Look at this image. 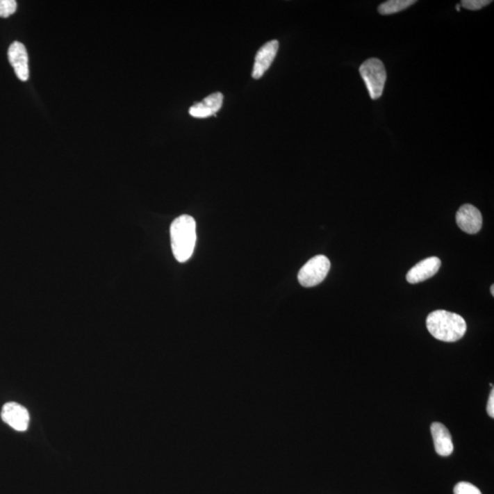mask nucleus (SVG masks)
Instances as JSON below:
<instances>
[{
    "label": "nucleus",
    "instance_id": "obj_1",
    "mask_svg": "<svg viewBox=\"0 0 494 494\" xmlns=\"http://www.w3.org/2000/svg\"><path fill=\"white\" fill-rule=\"evenodd\" d=\"M427 328L436 339L454 343L466 334L467 324L461 315L447 311H436L427 316Z\"/></svg>",
    "mask_w": 494,
    "mask_h": 494
},
{
    "label": "nucleus",
    "instance_id": "obj_2",
    "mask_svg": "<svg viewBox=\"0 0 494 494\" xmlns=\"http://www.w3.org/2000/svg\"><path fill=\"white\" fill-rule=\"evenodd\" d=\"M196 238V222L192 216L181 215L172 222L170 225V241L173 255L178 262H186L192 257Z\"/></svg>",
    "mask_w": 494,
    "mask_h": 494
},
{
    "label": "nucleus",
    "instance_id": "obj_3",
    "mask_svg": "<svg viewBox=\"0 0 494 494\" xmlns=\"http://www.w3.org/2000/svg\"><path fill=\"white\" fill-rule=\"evenodd\" d=\"M359 71L372 99L382 97L386 81V71L382 60L370 58L360 66Z\"/></svg>",
    "mask_w": 494,
    "mask_h": 494
},
{
    "label": "nucleus",
    "instance_id": "obj_4",
    "mask_svg": "<svg viewBox=\"0 0 494 494\" xmlns=\"http://www.w3.org/2000/svg\"><path fill=\"white\" fill-rule=\"evenodd\" d=\"M329 270H331V262L328 257L322 255L316 256L303 265L297 274V279L303 287H315L326 279Z\"/></svg>",
    "mask_w": 494,
    "mask_h": 494
},
{
    "label": "nucleus",
    "instance_id": "obj_5",
    "mask_svg": "<svg viewBox=\"0 0 494 494\" xmlns=\"http://www.w3.org/2000/svg\"><path fill=\"white\" fill-rule=\"evenodd\" d=\"M2 420L17 431H25L30 423L28 410L22 404L10 402L4 404L1 411Z\"/></svg>",
    "mask_w": 494,
    "mask_h": 494
},
{
    "label": "nucleus",
    "instance_id": "obj_6",
    "mask_svg": "<svg viewBox=\"0 0 494 494\" xmlns=\"http://www.w3.org/2000/svg\"><path fill=\"white\" fill-rule=\"evenodd\" d=\"M456 222L464 233L475 235L481 229L482 215L473 205L464 204L459 208L456 215Z\"/></svg>",
    "mask_w": 494,
    "mask_h": 494
},
{
    "label": "nucleus",
    "instance_id": "obj_7",
    "mask_svg": "<svg viewBox=\"0 0 494 494\" xmlns=\"http://www.w3.org/2000/svg\"><path fill=\"white\" fill-rule=\"evenodd\" d=\"M279 43L277 40L265 43L257 51L252 72L254 79H260L270 69L279 51Z\"/></svg>",
    "mask_w": 494,
    "mask_h": 494
},
{
    "label": "nucleus",
    "instance_id": "obj_8",
    "mask_svg": "<svg viewBox=\"0 0 494 494\" xmlns=\"http://www.w3.org/2000/svg\"><path fill=\"white\" fill-rule=\"evenodd\" d=\"M441 261L438 257L432 256L422 260L415 267L409 271L406 274L407 282L410 284H418L425 280L430 279L438 273L441 268Z\"/></svg>",
    "mask_w": 494,
    "mask_h": 494
},
{
    "label": "nucleus",
    "instance_id": "obj_9",
    "mask_svg": "<svg viewBox=\"0 0 494 494\" xmlns=\"http://www.w3.org/2000/svg\"><path fill=\"white\" fill-rule=\"evenodd\" d=\"M8 55L17 77L22 82L28 81L30 72H28V53L25 46L22 42H13L8 49Z\"/></svg>",
    "mask_w": 494,
    "mask_h": 494
},
{
    "label": "nucleus",
    "instance_id": "obj_10",
    "mask_svg": "<svg viewBox=\"0 0 494 494\" xmlns=\"http://www.w3.org/2000/svg\"><path fill=\"white\" fill-rule=\"evenodd\" d=\"M224 95L215 92L205 97L200 103L195 104L190 108V115L196 118H207L215 115L222 108Z\"/></svg>",
    "mask_w": 494,
    "mask_h": 494
},
{
    "label": "nucleus",
    "instance_id": "obj_11",
    "mask_svg": "<svg viewBox=\"0 0 494 494\" xmlns=\"http://www.w3.org/2000/svg\"><path fill=\"white\" fill-rule=\"evenodd\" d=\"M430 429H431V435L433 441H434L436 452L438 455L443 456V457H447V456L452 454L453 450H454V446H453L452 435H450L447 427L443 424L435 422L431 425Z\"/></svg>",
    "mask_w": 494,
    "mask_h": 494
},
{
    "label": "nucleus",
    "instance_id": "obj_12",
    "mask_svg": "<svg viewBox=\"0 0 494 494\" xmlns=\"http://www.w3.org/2000/svg\"><path fill=\"white\" fill-rule=\"evenodd\" d=\"M415 0H389L384 2L378 7V13L381 15H391L406 10L410 6L414 5Z\"/></svg>",
    "mask_w": 494,
    "mask_h": 494
},
{
    "label": "nucleus",
    "instance_id": "obj_13",
    "mask_svg": "<svg viewBox=\"0 0 494 494\" xmlns=\"http://www.w3.org/2000/svg\"><path fill=\"white\" fill-rule=\"evenodd\" d=\"M16 10L17 2L14 0H0V18H8Z\"/></svg>",
    "mask_w": 494,
    "mask_h": 494
},
{
    "label": "nucleus",
    "instance_id": "obj_14",
    "mask_svg": "<svg viewBox=\"0 0 494 494\" xmlns=\"http://www.w3.org/2000/svg\"><path fill=\"white\" fill-rule=\"evenodd\" d=\"M454 494H481V491L470 482H459L454 488Z\"/></svg>",
    "mask_w": 494,
    "mask_h": 494
},
{
    "label": "nucleus",
    "instance_id": "obj_15",
    "mask_svg": "<svg viewBox=\"0 0 494 494\" xmlns=\"http://www.w3.org/2000/svg\"><path fill=\"white\" fill-rule=\"evenodd\" d=\"M492 2L490 0H463V1H461V6L466 8V10H479L490 5Z\"/></svg>",
    "mask_w": 494,
    "mask_h": 494
},
{
    "label": "nucleus",
    "instance_id": "obj_16",
    "mask_svg": "<svg viewBox=\"0 0 494 494\" xmlns=\"http://www.w3.org/2000/svg\"><path fill=\"white\" fill-rule=\"evenodd\" d=\"M487 412H488V415H489L491 418H494V391H493V389L492 390V393H491L489 401H488Z\"/></svg>",
    "mask_w": 494,
    "mask_h": 494
},
{
    "label": "nucleus",
    "instance_id": "obj_17",
    "mask_svg": "<svg viewBox=\"0 0 494 494\" xmlns=\"http://www.w3.org/2000/svg\"><path fill=\"white\" fill-rule=\"evenodd\" d=\"M491 293L494 296V285H492V287H491Z\"/></svg>",
    "mask_w": 494,
    "mask_h": 494
},
{
    "label": "nucleus",
    "instance_id": "obj_18",
    "mask_svg": "<svg viewBox=\"0 0 494 494\" xmlns=\"http://www.w3.org/2000/svg\"><path fill=\"white\" fill-rule=\"evenodd\" d=\"M459 8H461V4L457 6V10L459 11Z\"/></svg>",
    "mask_w": 494,
    "mask_h": 494
}]
</instances>
